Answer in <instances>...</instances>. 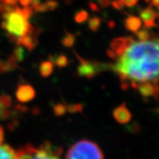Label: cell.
Here are the masks:
<instances>
[{
  "label": "cell",
  "instance_id": "6da1fadb",
  "mask_svg": "<svg viewBox=\"0 0 159 159\" xmlns=\"http://www.w3.org/2000/svg\"><path fill=\"white\" fill-rule=\"evenodd\" d=\"M112 69L123 81L136 88L139 83L159 81V42L134 41L116 60Z\"/></svg>",
  "mask_w": 159,
  "mask_h": 159
},
{
  "label": "cell",
  "instance_id": "7a4b0ae2",
  "mask_svg": "<svg viewBox=\"0 0 159 159\" xmlns=\"http://www.w3.org/2000/svg\"><path fill=\"white\" fill-rule=\"evenodd\" d=\"M0 12L3 13L2 27L12 41L17 43L22 38L36 30L29 22L33 12L31 6L20 8L16 5L4 4L0 5Z\"/></svg>",
  "mask_w": 159,
  "mask_h": 159
},
{
  "label": "cell",
  "instance_id": "3957f363",
  "mask_svg": "<svg viewBox=\"0 0 159 159\" xmlns=\"http://www.w3.org/2000/svg\"><path fill=\"white\" fill-rule=\"evenodd\" d=\"M62 149L46 142L39 148L27 144L16 152V159H61Z\"/></svg>",
  "mask_w": 159,
  "mask_h": 159
},
{
  "label": "cell",
  "instance_id": "277c9868",
  "mask_svg": "<svg viewBox=\"0 0 159 159\" xmlns=\"http://www.w3.org/2000/svg\"><path fill=\"white\" fill-rule=\"evenodd\" d=\"M65 159H104V156L96 143L83 139L69 149Z\"/></svg>",
  "mask_w": 159,
  "mask_h": 159
},
{
  "label": "cell",
  "instance_id": "5b68a950",
  "mask_svg": "<svg viewBox=\"0 0 159 159\" xmlns=\"http://www.w3.org/2000/svg\"><path fill=\"white\" fill-rule=\"evenodd\" d=\"M75 55L78 57L80 61V65L77 67V75L80 77L92 78L102 70V67L105 66V64H101L97 61H89L83 59L76 53Z\"/></svg>",
  "mask_w": 159,
  "mask_h": 159
},
{
  "label": "cell",
  "instance_id": "8992f818",
  "mask_svg": "<svg viewBox=\"0 0 159 159\" xmlns=\"http://www.w3.org/2000/svg\"><path fill=\"white\" fill-rule=\"evenodd\" d=\"M134 41L132 37H120L115 39L111 43V50L115 54V59L121 56L128 47Z\"/></svg>",
  "mask_w": 159,
  "mask_h": 159
},
{
  "label": "cell",
  "instance_id": "52a82bcc",
  "mask_svg": "<svg viewBox=\"0 0 159 159\" xmlns=\"http://www.w3.org/2000/svg\"><path fill=\"white\" fill-rule=\"evenodd\" d=\"M136 88L138 89L140 94L146 98L159 95V85L157 83H142L137 85Z\"/></svg>",
  "mask_w": 159,
  "mask_h": 159
},
{
  "label": "cell",
  "instance_id": "ba28073f",
  "mask_svg": "<svg viewBox=\"0 0 159 159\" xmlns=\"http://www.w3.org/2000/svg\"><path fill=\"white\" fill-rule=\"evenodd\" d=\"M113 116L119 124H128L130 122L132 115L127 108L125 103H122L113 111Z\"/></svg>",
  "mask_w": 159,
  "mask_h": 159
},
{
  "label": "cell",
  "instance_id": "9c48e42d",
  "mask_svg": "<svg viewBox=\"0 0 159 159\" xmlns=\"http://www.w3.org/2000/svg\"><path fill=\"white\" fill-rule=\"evenodd\" d=\"M140 16L147 28H152L153 27H156L155 20L158 16L159 14L151 7H149L148 8L142 10L140 13Z\"/></svg>",
  "mask_w": 159,
  "mask_h": 159
},
{
  "label": "cell",
  "instance_id": "30bf717a",
  "mask_svg": "<svg viewBox=\"0 0 159 159\" xmlns=\"http://www.w3.org/2000/svg\"><path fill=\"white\" fill-rule=\"evenodd\" d=\"M35 95V90L30 85H20L17 91V98L21 102H28L34 98Z\"/></svg>",
  "mask_w": 159,
  "mask_h": 159
},
{
  "label": "cell",
  "instance_id": "8fae6325",
  "mask_svg": "<svg viewBox=\"0 0 159 159\" xmlns=\"http://www.w3.org/2000/svg\"><path fill=\"white\" fill-rule=\"evenodd\" d=\"M142 26V20L134 16H130L125 19V27L128 30L136 33Z\"/></svg>",
  "mask_w": 159,
  "mask_h": 159
},
{
  "label": "cell",
  "instance_id": "7c38bea8",
  "mask_svg": "<svg viewBox=\"0 0 159 159\" xmlns=\"http://www.w3.org/2000/svg\"><path fill=\"white\" fill-rule=\"evenodd\" d=\"M0 159H16V152L9 145L0 144Z\"/></svg>",
  "mask_w": 159,
  "mask_h": 159
},
{
  "label": "cell",
  "instance_id": "4fadbf2b",
  "mask_svg": "<svg viewBox=\"0 0 159 159\" xmlns=\"http://www.w3.org/2000/svg\"><path fill=\"white\" fill-rule=\"evenodd\" d=\"M54 69V63L52 61H46L41 63L39 67V71L41 76L47 77H49L52 73Z\"/></svg>",
  "mask_w": 159,
  "mask_h": 159
},
{
  "label": "cell",
  "instance_id": "5bb4252c",
  "mask_svg": "<svg viewBox=\"0 0 159 159\" xmlns=\"http://www.w3.org/2000/svg\"><path fill=\"white\" fill-rule=\"evenodd\" d=\"M11 105V99L8 97H0V118L5 116L7 114V108Z\"/></svg>",
  "mask_w": 159,
  "mask_h": 159
},
{
  "label": "cell",
  "instance_id": "9a60e30c",
  "mask_svg": "<svg viewBox=\"0 0 159 159\" xmlns=\"http://www.w3.org/2000/svg\"><path fill=\"white\" fill-rule=\"evenodd\" d=\"M75 41V36L71 33H69L68 32L66 31L65 36L61 40V43L66 47H71L74 45Z\"/></svg>",
  "mask_w": 159,
  "mask_h": 159
},
{
  "label": "cell",
  "instance_id": "2e32d148",
  "mask_svg": "<svg viewBox=\"0 0 159 159\" xmlns=\"http://www.w3.org/2000/svg\"><path fill=\"white\" fill-rule=\"evenodd\" d=\"M53 63H55L59 68H64L69 64V60L64 55H60L55 59H52Z\"/></svg>",
  "mask_w": 159,
  "mask_h": 159
},
{
  "label": "cell",
  "instance_id": "e0dca14e",
  "mask_svg": "<svg viewBox=\"0 0 159 159\" xmlns=\"http://www.w3.org/2000/svg\"><path fill=\"white\" fill-rule=\"evenodd\" d=\"M101 25V20L99 17L93 16L89 20V27L92 32L98 31Z\"/></svg>",
  "mask_w": 159,
  "mask_h": 159
},
{
  "label": "cell",
  "instance_id": "ac0fdd59",
  "mask_svg": "<svg viewBox=\"0 0 159 159\" xmlns=\"http://www.w3.org/2000/svg\"><path fill=\"white\" fill-rule=\"evenodd\" d=\"M89 19V13L86 11L82 10V11H80L77 12L76 14L75 15V20L77 23L78 24H82L85 22V21H87Z\"/></svg>",
  "mask_w": 159,
  "mask_h": 159
},
{
  "label": "cell",
  "instance_id": "d6986e66",
  "mask_svg": "<svg viewBox=\"0 0 159 159\" xmlns=\"http://www.w3.org/2000/svg\"><path fill=\"white\" fill-rule=\"evenodd\" d=\"M53 111H54L55 114L57 116H63L66 112V106L62 103H57L53 106Z\"/></svg>",
  "mask_w": 159,
  "mask_h": 159
},
{
  "label": "cell",
  "instance_id": "ffe728a7",
  "mask_svg": "<svg viewBox=\"0 0 159 159\" xmlns=\"http://www.w3.org/2000/svg\"><path fill=\"white\" fill-rule=\"evenodd\" d=\"M136 37L138 38L139 41H148V40L150 39V35L149 33L148 30L147 29H142L140 30H138L136 32Z\"/></svg>",
  "mask_w": 159,
  "mask_h": 159
},
{
  "label": "cell",
  "instance_id": "44dd1931",
  "mask_svg": "<svg viewBox=\"0 0 159 159\" xmlns=\"http://www.w3.org/2000/svg\"><path fill=\"white\" fill-rule=\"evenodd\" d=\"M66 110L69 113L81 112L83 110V105L82 104L69 105L68 106H66Z\"/></svg>",
  "mask_w": 159,
  "mask_h": 159
},
{
  "label": "cell",
  "instance_id": "7402d4cb",
  "mask_svg": "<svg viewBox=\"0 0 159 159\" xmlns=\"http://www.w3.org/2000/svg\"><path fill=\"white\" fill-rule=\"evenodd\" d=\"M46 5H47L48 11H52L57 8V6H58V3H57L56 1H54V0H48V1L46 2Z\"/></svg>",
  "mask_w": 159,
  "mask_h": 159
},
{
  "label": "cell",
  "instance_id": "603a6c76",
  "mask_svg": "<svg viewBox=\"0 0 159 159\" xmlns=\"http://www.w3.org/2000/svg\"><path fill=\"white\" fill-rule=\"evenodd\" d=\"M111 5H112V6L115 9L119 10V11L122 10L125 7V5L123 4L122 0H114V1H113L111 2Z\"/></svg>",
  "mask_w": 159,
  "mask_h": 159
},
{
  "label": "cell",
  "instance_id": "cb8c5ba5",
  "mask_svg": "<svg viewBox=\"0 0 159 159\" xmlns=\"http://www.w3.org/2000/svg\"><path fill=\"white\" fill-rule=\"evenodd\" d=\"M97 2L102 8H107L111 5V0H97Z\"/></svg>",
  "mask_w": 159,
  "mask_h": 159
},
{
  "label": "cell",
  "instance_id": "d4e9b609",
  "mask_svg": "<svg viewBox=\"0 0 159 159\" xmlns=\"http://www.w3.org/2000/svg\"><path fill=\"white\" fill-rule=\"evenodd\" d=\"M122 2L128 7H134L138 2V0H122Z\"/></svg>",
  "mask_w": 159,
  "mask_h": 159
},
{
  "label": "cell",
  "instance_id": "484cf974",
  "mask_svg": "<svg viewBox=\"0 0 159 159\" xmlns=\"http://www.w3.org/2000/svg\"><path fill=\"white\" fill-rule=\"evenodd\" d=\"M18 1L19 0H0V3L8 5H16Z\"/></svg>",
  "mask_w": 159,
  "mask_h": 159
},
{
  "label": "cell",
  "instance_id": "4316f807",
  "mask_svg": "<svg viewBox=\"0 0 159 159\" xmlns=\"http://www.w3.org/2000/svg\"><path fill=\"white\" fill-rule=\"evenodd\" d=\"M89 7H90V9L93 12H99V7L94 2H89Z\"/></svg>",
  "mask_w": 159,
  "mask_h": 159
},
{
  "label": "cell",
  "instance_id": "83f0119b",
  "mask_svg": "<svg viewBox=\"0 0 159 159\" xmlns=\"http://www.w3.org/2000/svg\"><path fill=\"white\" fill-rule=\"evenodd\" d=\"M23 7H29L31 5L32 0H19Z\"/></svg>",
  "mask_w": 159,
  "mask_h": 159
},
{
  "label": "cell",
  "instance_id": "f1b7e54d",
  "mask_svg": "<svg viewBox=\"0 0 159 159\" xmlns=\"http://www.w3.org/2000/svg\"><path fill=\"white\" fill-rule=\"evenodd\" d=\"M4 141V131L3 129L0 126V144H2Z\"/></svg>",
  "mask_w": 159,
  "mask_h": 159
},
{
  "label": "cell",
  "instance_id": "f546056e",
  "mask_svg": "<svg viewBox=\"0 0 159 159\" xmlns=\"http://www.w3.org/2000/svg\"><path fill=\"white\" fill-rule=\"evenodd\" d=\"M150 6H159V0H152V2L150 4Z\"/></svg>",
  "mask_w": 159,
  "mask_h": 159
},
{
  "label": "cell",
  "instance_id": "4dcf8cb0",
  "mask_svg": "<svg viewBox=\"0 0 159 159\" xmlns=\"http://www.w3.org/2000/svg\"><path fill=\"white\" fill-rule=\"evenodd\" d=\"M108 27H110V28H114V27H115V23L114 22V21H108Z\"/></svg>",
  "mask_w": 159,
  "mask_h": 159
},
{
  "label": "cell",
  "instance_id": "1f68e13d",
  "mask_svg": "<svg viewBox=\"0 0 159 159\" xmlns=\"http://www.w3.org/2000/svg\"><path fill=\"white\" fill-rule=\"evenodd\" d=\"M145 1H146L147 2H150V0H145Z\"/></svg>",
  "mask_w": 159,
  "mask_h": 159
},
{
  "label": "cell",
  "instance_id": "d6a6232c",
  "mask_svg": "<svg viewBox=\"0 0 159 159\" xmlns=\"http://www.w3.org/2000/svg\"><path fill=\"white\" fill-rule=\"evenodd\" d=\"M158 42H159V38H158Z\"/></svg>",
  "mask_w": 159,
  "mask_h": 159
}]
</instances>
